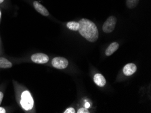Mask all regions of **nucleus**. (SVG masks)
<instances>
[{
	"instance_id": "0eeeda50",
	"label": "nucleus",
	"mask_w": 151,
	"mask_h": 113,
	"mask_svg": "<svg viewBox=\"0 0 151 113\" xmlns=\"http://www.w3.org/2000/svg\"><path fill=\"white\" fill-rule=\"evenodd\" d=\"M33 6L37 12L41 14L43 16H44V17H48V16L50 15L49 12L47 11V9L45 8L43 5H42V4H41L39 1H33Z\"/></svg>"
},
{
	"instance_id": "9d476101",
	"label": "nucleus",
	"mask_w": 151,
	"mask_h": 113,
	"mask_svg": "<svg viewBox=\"0 0 151 113\" xmlns=\"http://www.w3.org/2000/svg\"><path fill=\"white\" fill-rule=\"evenodd\" d=\"M12 66V63L6 59V58L0 57V68H10Z\"/></svg>"
},
{
	"instance_id": "4468645a",
	"label": "nucleus",
	"mask_w": 151,
	"mask_h": 113,
	"mask_svg": "<svg viewBox=\"0 0 151 113\" xmlns=\"http://www.w3.org/2000/svg\"><path fill=\"white\" fill-rule=\"evenodd\" d=\"M75 112H76V111H75V110L72 107L68 108L67 109H66L65 111L64 112V113H75Z\"/></svg>"
},
{
	"instance_id": "f3484780",
	"label": "nucleus",
	"mask_w": 151,
	"mask_h": 113,
	"mask_svg": "<svg viewBox=\"0 0 151 113\" xmlns=\"http://www.w3.org/2000/svg\"><path fill=\"white\" fill-rule=\"evenodd\" d=\"M4 1V0H0V4H2V3H3V2Z\"/></svg>"
},
{
	"instance_id": "f257e3e1",
	"label": "nucleus",
	"mask_w": 151,
	"mask_h": 113,
	"mask_svg": "<svg viewBox=\"0 0 151 113\" xmlns=\"http://www.w3.org/2000/svg\"><path fill=\"white\" fill-rule=\"evenodd\" d=\"M79 32L81 35L90 42H95L98 39L99 32L96 25L87 18H82L79 21Z\"/></svg>"
},
{
	"instance_id": "423d86ee",
	"label": "nucleus",
	"mask_w": 151,
	"mask_h": 113,
	"mask_svg": "<svg viewBox=\"0 0 151 113\" xmlns=\"http://www.w3.org/2000/svg\"><path fill=\"white\" fill-rule=\"evenodd\" d=\"M137 71V66L134 63H129L125 65L123 69V74L125 76H127V77H129L136 72Z\"/></svg>"
},
{
	"instance_id": "a211bd4d",
	"label": "nucleus",
	"mask_w": 151,
	"mask_h": 113,
	"mask_svg": "<svg viewBox=\"0 0 151 113\" xmlns=\"http://www.w3.org/2000/svg\"><path fill=\"white\" fill-rule=\"evenodd\" d=\"M1 12L0 10V20H1Z\"/></svg>"
},
{
	"instance_id": "f03ea898",
	"label": "nucleus",
	"mask_w": 151,
	"mask_h": 113,
	"mask_svg": "<svg viewBox=\"0 0 151 113\" xmlns=\"http://www.w3.org/2000/svg\"><path fill=\"white\" fill-rule=\"evenodd\" d=\"M22 107L25 110H30L34 106V101L29 91H24L21 95V101H20Z\"/></svg>"
},
{
	"instance_id": "dca6fc26",
	"label": "nucleus",
	"mask_w": 151,
	"mask_h": 113,
	"mask_svg": "<svg viewBox=\"0 0 151 113\" xmlns=\"http://www.w3.org/2000/svg\"><path fill=\"white\" fill-rule=\"evenodd\" d=\"M6 110L4 109V108H2V107H0V113H6Z\"/></svg>"
},
{
	"instance_id": "39448f33",
	"label": "nucleus",
	"mask_w": 151,
	"mask_h": 113,
	"mask_svg": "<svg viewBox=\"0 0 151 113\" xmlns=\"http://www.w3.org/2000/svg\"><path fill=\"white\" fill-rule=\"evenodd\" d=\"M31 60L36 64H45L49 61V56L43 53H36L31 56Z\"/></svg>"
},
{
	"instance_id": "20e7f679",
	"label": "nucleus",
	"mask_w": 151,
	"mask_h": 113,
	"mask_svg": "<svg viewBox=\"0 0 151 113\" xmlns=\"http://www.w3.org/2000/svg\"><path fill=\"white\" fill-rule=\"evenodd\" d=\"M52 64L55 68L65 69L68 65L67 59L63 57H55L52 61Z\"/></svg>"
},
{
	"instance_id": "f8f14e48",
	"label": "nucleus",
	"mask_w": 151,
	"mask_h": 113,
	"mask_svg": "<svg viewBox=\"0 0 151 113\" xmlns=\"http://www.w3.org/2000/svg\"><path fill=\"white\" fill-rule=\"evenodd\" d=\"M139 0H126V6L129 9H134L138 5Z\"/></svg>"
},
{
	"instance_id": "2eb2a0df",
	"label": "nucleus",
	"mask_w": 151,
	"mask_h": 113,
	"mask_svg": "<svg viewBox=\"0 0 151 113\" xmlns=\"http://www.w3.org/2000/svg\"><path fill=\"white\" fill-rule=\"evenodd\" d=\"M3 98H4V94L2 93L1 91H0V105H1V103L3 100Z\"/></svg>"
},
{
	"instance_id": "ddd939ff",
	"label": "nucleus",
	"mask_w": 151,
	"mask_h": 113,
	"mask_svg": "<svg viewBox=\"0 0 151 113\" xmlns=\"http://www.w3.org/2000/svg\"><path fill=\"white\" fill-rule=\"evenodd\" d=\"M77 113H90L88 108H81L77 110Z\"/></svg>"
},
{
	"instance_id": "1a4fd4ad",
	"label": "nucleus",
	"mask_w": 151,
	"mask_h": 113,
	"mask_svg": "<svg viewBox=\"0 0 151 113\" xmlns=\"http://www.w3.org/2000/svg\"><path fill=\"white\" fill-rule=\"evenodd\" d=\"M119 44L117 42H115V41L113 42L106 48V51H105V54L107 56H111L112 54H114V52H115L119 49Z\"/></svg>"
},
{
	"instance_id": "7ed1b4c3",
	"label": "nucleus",
	"mask_w": 151,
	"mask_h": 113,
	"mask_svg": "<svg viewBox=\"0 0 151 113\" xmlns=\"http://www.w3.org/2000/svg\"><path fill=\"white\" fill-rule=\"evenodd\" d=\"M116 23V17L111 16L107 18L102 26V31L105 33H110L114 31Z\"/></svg>"
},
{
	"instance_id": "6e6552de",
	"label": "nucleus",
	"mask_w": 151,
	"mask_h": 113,
	"mask_svg": "<svg viewBox=\"0 0 151 113\" xmlns=\"http://www.w3.org/2000/svg\"><path fill=\"white\" fill-rule=\"evenodd\" d=\"M93 81L98 87H103L106 85V79L102 74L97 73L93 77Z\"/></svg>"
},
{
	"instance_id": "9b49d317",
	"label": "nucleus",
	"mask_w": 151,
	"mask_h": 113,
	"mask_svg": "<svg viewBox=\"0 0 151 113\" xmlns=\"http://www.w3.org/2000/svg\"><path fill=\"white\" fill-rule=\"evenodd\" d=\"M67 27L70 30L73 31H78L79 29V22L70 21L67 23Z\"/></svg>"
}]
</instances>
